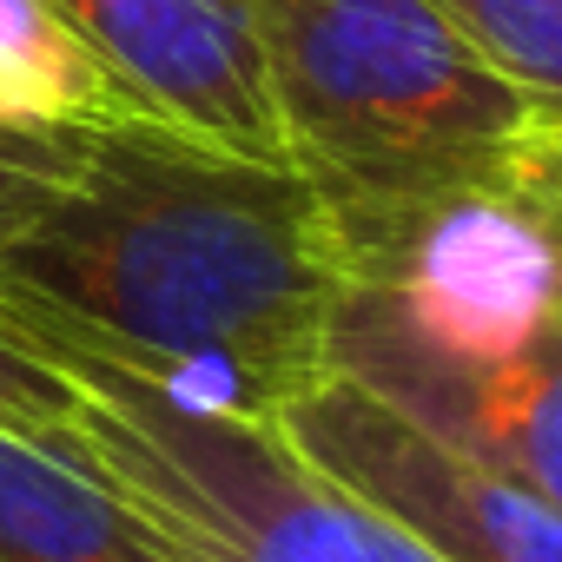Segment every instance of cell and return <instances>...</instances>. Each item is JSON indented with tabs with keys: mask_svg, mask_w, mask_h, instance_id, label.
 <instances>
[{
	"mask_svg": "<svg viewBox=\"0 0 562 562\" xmlns=\"http://www.w3.org/2000/svg\"><path fill=\"white\" fill-rule=\"evenodd\" d=\"M87 153H93V126L0 120V251L87 172Z\"/></svg>",
	"mask_w": 562,
	"mask_h": 562,
	"instance_id": "11",
	"label": "cell"
},
{
	"mask_svg": "<svg viewBox=\"0 0 562 562\" xmlns=\"http://www.w3.org/2000/svg\"><path fill=\"white\" fill-rule=\"evenodd\" d=\"M351 285L299 166L146 113L100 120L87 172L0 251V305L245 424H278L331 378L325 338Z\"/></svg>",
	"mask_w": 562,
	"mask_h": 562,
	"instance_id": "1",
	"label": "cell"
},
{
	"mask_svg": "<svg viewBox=\"0 0 562 562\" xmlns=\"http://www.w3.org/2000/svg\"><path fill=\"white\" fill-rule=\"evenodd\" d=\"M271 430L450 562H562V509L430 443L345 378L312 384L299 404L278 411Z\"/></svg>",
	"mask_w": 562,
	"mask_h": 562,
	"instance_id": "5",
	"label": "cell"
},
{
	"mask_svg": "<svg viewBox=\"0 0 562 562\" xmlns=\"http://www.w3.org/2000/svg\"><path fill=\"white\" fill-rule=\"evenodd\" d=\"M113 113L133 106L47 0H0V120L100 126Z\"/></svg>",
	"mask_w": 562,
	"mask_h": 562,
	"instance_id": "9",
	"label": "cell"
},
{
	"mask_svg": "<svg viewBox=\"0 0 562 562\" xmlns=\"http://www.w3.org/2000/svg\"><path fill=\"white\" fill-rule=\"evenodd\" d=\"M47 8L80 34L133 113L251 159H285V126L245 0H47Z\"/></svg>",
	"mask_w": 562,
	"mask_h": 562,
	"instance_id": "6",
	"label": "cell"
},
{
	"mask_svg": "<svg viewBox=\"0 0 562 562\" xmlns=\"http://www.w3.org/2000/svg\"><path fill=\"white\" fill-rule=\"evenodd\" d=\"M285 159L325 199L351 278L476 192H522L555 120L430 0H245Z\"/></svg>",
	"mask_w": 562,
	"mask_h": 562,
	"instance_id": "2",
	"label": "cell"
},
{
	"mask_svg": "<svg viewBox=\"0 0 562 562\" xmlns=\"http://www.w3.org/2000/svg\"><path fill=\"white\" fill-rule=\"evenodd\" d=\"M371 285H391L404 325L457 364L516 358L562 318L549 232L516 192H476L424 212Z\"/></svg>",
	"mask_w": 562,
	"mask_h": 562,
	"instance_id": "7",
	"label": "cell"
},
{
	"mask_svg": "<svg viewBox=\"0 0 562 562\" xmlns=\"http://www.w3.org/2000/svg\"><path fill=\"white\" fill-rule=\"evenodd\" d=\"M536 218H542V232H549V251H555V312H562V139L549 133V146H542V159H536V172H529V186L516 192Z\"/></svg>",
	"mask_w": 562,
	"mask_h": 562,
	"instance_id": "13",
	"label": "cell"
},
{
	"mask_svg": "<svg viewBox=\"0 0 562 562\" xmlns=\"http://www.w3.org/2000/svg\"><path fill=\"white\" fill-rule=\"evenodd\" d=\"M0 424L8 430H74L80 424V384L47 351H34L8 312H0Z\"/></svg>",
	"mask_w": 562,
	"mask_h": 562,
	"instance_id": "12",
	"label": "cell"
},
{
	"mask_svg": "<svg viewBox=\"0 0 562 562\" xmlns=\"http://www.w3.org/2000/svg\"><path fill=\"white\" fill-rule=\"evenodd\" d=\"M325 371L371 391L463 463L562 509V318L516 358L457 364L404 325L391 285L358 278L331 312Z\"/></svg>",
	"mask_w": 562,
	"mask_h": 562,
	"instance_id": "4",
	"label": "cell"
},
{
	"mask_svg": "<svg viewBox=\"0 0 562 562\" xmlns=\"http://www.w3.org/2000/svg\"><path fill=\"white\" fill-rule=\"evenodd\" d=\"M430 8L562 126V0H430Z\"/></svg>",
	"mask_w": 562,
	"mask_h": 562,
	"instance_id": "10",
	"label": "cell"
},
{
	"mask_svg": "<svg viewBox=\"0 0 562 562\" xmlns=\"http://www.w3.org/2000/svg\"><path fill=\"white\" fill-rule=\"evenodd\" d=\"M0 562H186L74 430L0 424Z\"/></svg>",
	"mask_w": 562,
	"mask_h": 562,
	"instance_id": "8",
	"label": "cell"
},
{
	"mask_svg": "<svg viewBox=\"0 0 562 562\" xmlns=\"http://www.w3.org/2000/svg\"><path fill=\"white\" fill-rule=\"evenodd\" d=\"M0 312L80 384L87 450L133 490L186 562H450L417 529L305 463L271 424L192 411L60 325L14 305Z\"/></svg>",
	"mask_w": 562,
	"mask_h": 562,
	"instance_id": "3",
	"label": "cell"
},
{
	"mask_svg": "<svg viewBox=\"0 0 562 562\" xmlns=\"http://www.w3.org/2000/svg\"><path fill=\"white\" fill-rule=\"evenodd\" d=\"M555 139H562V126H555Z\"/></svg>",
	"mask_w": 562,
	"mask_h": 562,
	"instance_id": "14",
	"label": "cell"
}]
</instances>
